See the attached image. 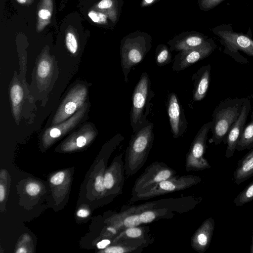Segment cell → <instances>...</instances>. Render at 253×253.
<instances>
[{"label": "cell", "mask_w": 253, "mask_h": 253, "mask_svg": "<svg viewBox=\"0 0 253 253\" xmlns=\"http://www.w3.org/2000/svg\"><path fill=\"white\" fill-rule=\"evenodd\" d=\"M154 125L146 120L132 132L124 159L126 177L134 175L145 163L152 147L154 139Z\"/></svg>", "instance_id": "cell-1"}, {"label": "cell", "mask_w": 253, "mask_h": 253, "mask_svg": "<svg viewBox=\"0 0 253 253\" xmlns=\"http://www.w3.org/2000/svg\"><path fill=\"white\" fill-rule=\"evenodd\" d=\"M152 43V37L144 32L135 31L123 38L121 41L120 55L125 83L128 82V76L131 69L144 59Z\"/></svg>", "instance_id": "cell-2"}, {"label": "cell", "mask_w": 253, "mask_h": 253, "mask_svg": "<svg viewBox=\"0 0 253 253\" xmlns=\"http://www.w3.org/2000/svg\"><path fill=\"white\" fill-rule=\"evenodd\" d=\"M244 98H231L221 101L215 108L212 117L211 137L209 142L217 145L226 138L232 126L241 114Z\"/></svg>", "instance_id": "cell-3"}, {"label": "cell", "mask_w": 253, "mask_h": 253, "mask_svg": "<svg viewBox=\"0 0 253 253\" xmlns=\"http://www.w3.org/2000/svg\"><path fill=\"white\" fill-rule=\"evenodd\" d=\"M155 94L151 89L148 74L146 72L142 73L132 94L130 121L132 132L147 120L150 111L151 101Z\"/></svg>", "instance_id": "cell-4"}, {"label": "cell", "mask_w": 253, "mask_h": 253, "mask_svg": "<svg viewBox=\"0 0 253 253\" xmlns=\"http://www.w3.org/2000/svg\"><path fill=\"white\" fill-rule=\"evenodd\" d=\"M211 31L219 38L221 43L225 47L224 52L234 58L237 62H247L242 59L246 60L241 56L238 50L253 57V40L251 36L234 32L231 24L220 25L212 28Z\"/></svg>", "instance_id": "cell-5"}, {"label": "cell", "mask_w": 253, "mask_h": 253, "mask_svg": "<svg viewBox=\"0 0 253 253\" xmlns=\"http://www.w3.org/2000/svg\"><path fill=\"white\" fill-rule=\"evenodd\" d=\"M201 181V178L197 175H175L159 182L148 190L132 195L130 201L132 202L147 200L169 193L183 190L197 184Z\"/></svg>", "instance_id": "cell-6"}, {"label": "cell", "mask_w": 253, "mask_h": 253, "mask_svg": "<svg viewBox=\"0 0 253 253\" xmlns=\"http://www.w3.org/2000/svg\"><path fill=\"white\" fill-rule=\"evenodd\" d=\"M211 126L212 121L204 124L193 139L186 157L187 171L203 170L211 168L208 161L204 158V155L207 147L208 134Z\"/></svg>", "instance_id": "cell-7"}, {"label": "cell", "mask_w": 253, "mask_h": 253, "mask_svg": "<svg viewBox=\"0 0 253 253\" xmlns=\"http://www.w3.org/2000/svg\"><path fill=\"white\" fill-rule=\"evenodd\" d=\"M176 172L163 162H155L148 166L135 181L131 195L148 190L159 182L176 175Z\"/></svg>", "instance_id": "cell-8"}, {"label": "cell", "mask_w": 253, "mask_h": 253, "mask_svg": "<svg viewBox=\"0 0 253 253\" xmlns=\"http://www.w3.org/2000/svg\"><path fill=\"white\" fill-rule=\"evenodd\" d=\"M216 47L212 38L208 39L202 45L179 51L174 57L172 69L174 71L185 69L211 55Z\"/></svg>", "instance_id": "cell-9"}, {"label": "cell", "mask_w": 253, "mask_h": 253, "mask_svg": "<svg viewBox=\"0 0 253 253\" xmlns=\"http://www.w3.org/2000/svg\"><path fill=\"white\" fill-rule=\"evenodd\" d=\"M166 106L172 137L179 138L185 132L187 122L184 109L175 93L172 92L168 94Z\"/></svg>", "instance_id": "cell-10"}, {"label": "cell", "mask_w": 253, "mask_h": 253, "mask_svg": "<svg viewBox=\"0 0 253 253\" xmlns=\"http://www.w3.org/2000/svg\"><path fill=\"white\" fill-rule=\"evenodd\" d=\"M86 95L84 86H78L68 95L53 120L55 125L65 121L71 116L83 104Z\"/></svg>", "instance_id": "cell-11"}, {"label": "cell", "mask_w": 253, "mask_h": 253, "mask_svg": "<svg viewBox=\"0 0 253 253\" xmlns=\"http://www.w3.org/2000/svg\"><path fill=\"white\" fill-rule=\"evenodd\" d=\"M251 109V104L250 100L247 98H244V105L241 114L232 126L224 143L227 144L225 151V157L227 158H230L234 155Z\"/></svg>", "instance_id": "cell-12"}, {"label": "cell", "mask_w": 253, "mask_h": 253, "mask_svg": "<svg viewBox=\"0 0 253 253\" xmlns=\"http://www.w3.org/2000/svg\"><path fill=\"white\" fill-rule=\"evenodd\" d=\"M208 37L196 31H186L175 36L168 43L171 51H181L199 46L203 44Z\"/></svg>", "instance_id": "cell-13"}, {"label": "cell", "mask_w": 253, "mask_h": 253, "mask_svg": "<svg viewBox=\"0 0 253 253\" xmlns=\"http://www.w3.org/2000/svg\"><path fill=\"white\" fill-rule=\"evenodd\" d=\"M215 227L212 217L206 219L195 232L191 239L192 248L199 253H204L209 248Z\"/></svg>", "instance_id": "cell-14"}, {"label": "cell", "mask_w": 253, "mask_h": 253, "mask_svg": "<svg viewBox=\"0 0 253 253\" xmlns=\"http://www.w3.org/2000/svg\"><path fill=\"white\" fill-rule=\"evenodd\" d=\"M211 66L210 64L200 68L191 78L194 83L193 101L203 99L208 92L211 79Z\"/></svg>", "instance_id": "cell-15"}, {"label": "cell", "mask_w": 253, "mask_h": 253, "mask_svg": "<svg viewBox=\"0 0 253 253\" xmlns=\"http://www.w3.org/2000/svg\"><path fill=\"white\" fill-rule=\"evenodd\" d=\"M253 176V148L239 160L232 181L239 185Z\"/></svg>", "instance_id": "cell-16"}, {"label": "cell", "mask_w": 253, "mask_h": 253, "mask_svg": "<svg viewBox=\"0 0 253 253\" xmlns=\"http://www.w3.org/2000/svg\"><path fill=\"white\" fill-rule=\"evenodd\" d=\"M53 9V0H40L37 10V32L42 31L50 23Z\"/></svg>", "instance_id": "cell-17"}, {"label": "cell", "mask_w": 253, "mask_h": 253, "mask_svg": "<svg viewBox=\"0 0 253 253\" xmlns=\"http://www.w3.org/2000/svg\"><path fill=\"white\" fill-rule=\"evenodd\" d=\"M123 0H100L95 5L94 9L105 13L113 24H116L119 17Z\"/></svg>", "instance_id": "cell-18"}, {"label": "cell", "mask_w": 253, "mask_h": 253, "mask_svg": "<svg viewBox=\"0 0 253 253\" xmlns=\"http://www.w3.org/2000/svg\"><path fill=\"white\" fill-rule=\"evenodd\" d=\"M84 111V109H81L67 121L48 129V133L50 137L52 138L59 137L63 132L69 130L73 127L81 119Z\"/></svg>", "instance_id": "cell-19"}, {"label": "cell", "mask_w": 253, "mask_h": 253, "mask_svg": "<svg viewBox=\"0 0 253 253\" xmlns=\"http://www.w3.org/2000/svg\"><path fill=\"white\" fill-rule=\"evenodd\" d=\"M118 238L123 240L138 241L148 243L152 241L148 236V229L138 226L125 229Z\"/></svg>", "instance_id": "cell-20"}, {"label": "cell", "mask_w": 253, "mask_h": 253, "mask_svg": "<svg viewBox=\"0 0 253 253\" xmlns=\"http://www.w3.org/2000/svg\"><path fill=\"white\" fill-rule=\"evenodd\" d=\"M253 147V117L249 124L244 127L236 146V150L242 151Z\"/></svg>", "instance_id": "cell-21"}, {"label": "cell", "mask_w": 253, "mask_h": 253, "mask_svg": "<svg viewBox=\"0 0 253 253\" xmlns=\"http://www.w3.org/2000/svg\"><path fill=\"white\" fill-rule=\"evenodd\" d=\"M172 61L169 47L164 44L158 45L155 50V62L158 66H165Z\"/></svg>", "instance_id": "cell-22"}, {"label": "cell", "mask_w": 253, "mask_h": 253, "mask_svg": "<svg viewBox=\"0 0 253 253\" xmlns=\"http://www.w3.org/2000/svg\"><path fill=\"white\" fill-rule=\"evenodd\" d=\"M253 200V181L248 184L235 198L236 206H242Z\"/></svg>", "instance_id": "cell-23"}, {"label": "cell", "mask_w": 253, "mask_h": 253, "mask_svg": "<svg viewBox=\"0 0 253 253\" xmlns=\"http://www.w3.org/2000/svg\"><path fill=\"white\" fill-rule=\"evenodd\" d=\"M10 95L13 112L16 115L18 112L19 104L21 103L23 97L22 88L17 84H13L11 87Z\"/></svg>", "instance_id": "cell-24"}, {"label": "cell", "mask_w": 253, "mask_h": 253, "mask_svg": "<svg viewBox=\"0 0 253 253\" xmlns=\"http://www.w3.org/2000/svg\"><path fill=\"white\" fill-rule=\"evenodd\" d=\"M87 16L92 22L97 24L106 25L109 24V21L111 22L105 13L95 9L89 10Z\"/></svg>", "instance_id": "cell-25"}, {"label": "cell", "mask_w": 253, "mask_h": 253, "mask_svg": "<svg viewBox=\"0 0 253 253\" xmlns=\"http://www.w3.org/2000/svg\"><path fill=\"white\" fill-rule=\"evenodd\" d=\"M65 43L69 51L75 54L78 49V42L75 33L72 29H69L66 33Z\"/></svg>", "instance_id": "cell-26"}, {"label": "cell", "mask_w": 253, "mask_h": 253, "mask_svg": "<svg viewBox=\"0 0 253 253\" xmlns=\"http://www.w3.org/2000/svg\"><path fill=\"white\" fill-rule=\"evenodd\" d=\"M51 65L47 59H42L39 62L37 68V74L41 79L46 78L51 71Z\"/></svg>", "instance_id": "cell-27"}, {"label": "cell", "mask_w": 253, "mask_h": 253, "mask_svg": "<svg viewBox=\"0 0 253 253\" xmlns=\"http://www.w3.org/2000/svg\"><path fill=\"white\" fill-rule=\"evenodd\" d=\"M224 0H198V3L202 10L209 11L221 3Z\"/></svg>", "instance_id": "cell-28"}, {"label": "cell", "mask_w": 253, "mask_h": 253, "mask_svg": "<svg viewBox=\"0 0 253 253\" xmlns=\"http://www.w3.org/2000/svg\"><path fill=\"white\" fill-rule=\"evenodd\" d=\"M104 181L105 188L107 190H111L115 186V183L111 172H108L105 174Z\"/></svg>", "instance_id": "cell-29"}, {"label": "cell", "mask_w": 253, "mask_h": 253, "mask_svg": "<svg viewBox=\"0 0 253 253\" xmlns=\"http://www.w3.org/2000/svg\"><path fill=\"white\" fill-rule=\"evenodd\" d=\"M26 190L30 195L35 196L40 192V187L36 183H30L27 185Z\"/></svg>", "instance_id": "cell-30"}, {"label": "cell", "mask_w": 253, "mask_h": 253, "mask_svg": "<svg viewBox=\"0 0 253 253\" xmlns=\"http://www.w3.org/2000/svg\"><path fill=\"white\" fill-rule=\"evenodd\" d=\"M94 186L95 189L97 191H103L105 189L104 177L101 175H98L97 176L95 179Z\"/></svg>", "instance_id": "cell-31"}, {"label": "cell", "mask_w": 253, "mask_h": 253, "mask_svg": "<svg viewBox=\"0 0 253 253\" xmlns=\"http://www.w3.org/2000/svg\"><path fill=\"white\" fill-rule=\"evenodd\" d=\"M64 175L63 172H59L51 177L50 181L53 184L59 185L63 182Z\"/></svg>", "instance_id": "cell-32"}, {"label": "cell", "mask_w": 253, "mask_h": 253, "mask_svg": "<svg viewBox=\"0 0 253 253\" xmlns=\"http://www.w3.org/2000/svg\"><path fill=\"white\" fill-rule=\"evenodd\" d=\"M87 138L84 135H80L76 139V145L78 147H82L86 143Z\"/></svg>", "instance_id": "cell-33"}, {"label": "cell", "mask_w": 253, "mask_h": 253, "mask_svg": "<svg viewBox=\"0 0 253 253\" xmlns=\"http://www.w3.org/2000/svg\"><path fill=\"white\" fill-rule=\"evenodd\" d=\"M160 0H142L140 3L141 7H145L150 6Z\"/></svg>", "instance_id": "cell-34"}, {"label": "cell", "mask_w": 253, "mask_h": 253, "mask_svg": "<svg viewBox=\"0 0 253 253\" xmlns=\"http://www.w3.org/2000/svg\"><path fill=\"white\" fill-rule=\"evenodd\" d=\"M111 243V241L107 239L103 240L97 244L98 249H103L105 248L108 245Z\"/></svg>", "instance_id": "cell-35"}, {"label": "cell", "mask_w": 253, "mask_h": 253, "mask_svg": "<svg viewBox=\"0 0 253 253\" xmlns=\"http://www.w3.org/2000/svg\"><path fill=\"white\" fill-rule=\"evenodd\" d=\"M89 211L86 210L81 209L78 211L77 214L78 216L85 217L89 215Z\"/></svg>", "instance_id": "cell-36"}, {"label": "cell", "mask_w": 253, "mask_h": 253, "mask_svg": "<svg viewBox=\"0 0 253 253\" xmlns=\"http://www.w3.org/2000/svg\"><path fill=\"white\" fill-rule=\"evenodd\" d=\"M18 3L23 5H30L34 0H16Z\"/></svg>", "instance_id": "cell-37"}, {"label": "cell", "mask_w": 253, "mask_h": 253, "mask_svg": "<svg viewBox=\"0 0 253 253\" xmlns=\"http://www.w3.org/2000/svg\"><path fill=\"white\" fill-rule=\"evenodd\" d=\"M4 198V189L2 185H0V201L2 202Z\"/></svg>", "instance_id": "cell-38"}, {"label": "cell", "mask_w": 253, "mask_h": 253, "mask_svg": "<svg viewBox=\"0 0 253 253\" xmlns=\"http://www.w3.org/2000/svg\"><path fill=\"white\" fill-rule=\"evenodd\" d=\"M250 253H253V228L252 229V244L250 248Z\"/></svg>", "instance_id": "cell-39"}, {"label": "cell", "mask_w": 253, "mask_h": 253, "mask_svg": "<svg viewBox=\"0 0 253 253\" xmlns=\"http://www.w3.org/2000/svg\"><path fill=\"white\" fill-rule=\"evenodd\" d=\"M16 252L17 253H25L27 252V251L24 248H20Z\"/></svg>", "instance_id": "cell-40"}]
</instances>
